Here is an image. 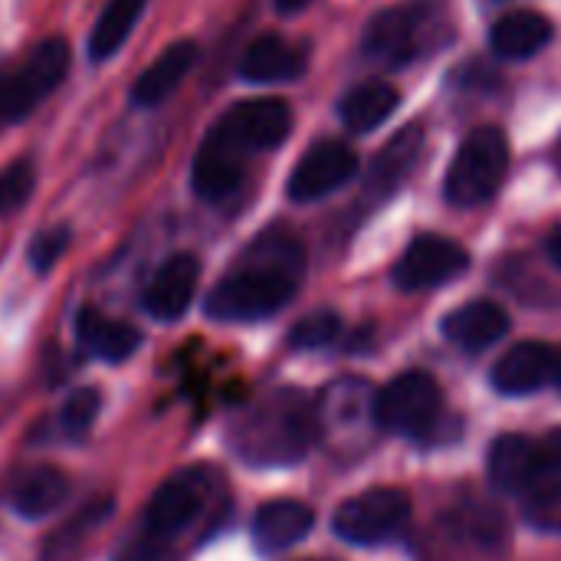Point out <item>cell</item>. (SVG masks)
<instances>
[{"instance_id":"1","label":"cell","mask_w":561,"mask_h":561,"mask_svg":"<svg viewBox=\"0 0 561 561\" xmlns=\"http://www.w3.org/2000/svg\"><path fill=\"white\" fill-rule=\"evenodd\" d=\"M306 273L302 243L289 230L260 233L230 273L210 289L207 316L217 322H260L276 316L299 289Z\"/></svg>"},{"instance_id":"2","label":"cell","mask_w":561,"mask_h":561,"mask_svg":"<svg viewBox=\"0 0 561 561\" xmlns=\"http://www.w3.org/2000/svg\"><path fill=\"white\" fill-rule=\"evenodd\" d=\"M319 431V414L306 394L279 388L250 401L230 421V447L243 463L286 467L299 463Z\"/></svg>"},{"instance_id":"3","label":"cell","mask_w":561,"mask_h":561,"mask_svg":"<svg viewBox=\"0 0 561 561\" xmlns=\"http://www.w3.org/2000/svg\"><path fill=\"white\" fill-rule=\"evenodd\" d=\"M506 168H510L506 135L493 125H480L460 141L444 181V194L454 207H480L500 191Z\"/></svg>"},{"instance_id":"4","label":"cell","mask_w":561,"mask_h":561,"mask_svg":"<svg viewBox=\"0 0 561 561\" xmlns=\"http://www.w3.org/2000/svg\"><path fill=\"white\" fill-rule=\"evenodd\" d=\"M69 72V43L62 36L39 39L26 59L0 79V122H23L39 108V102L59 89Z\"/></svg>"},{"instance_id":"5","label":"cell","mask_w":561,"mask_h":561,"mask_svg":"<svg viewBox=\"0 0 561 561\" xmlns=\"http://www.w3.org/2000/svg\"><path fill=\"white\" fill-rule=\"evenodd\" d=\"M210 483H214V473L204 467H191V470H181L171 480H164L161 490L145 506L141 533L164 539V542L181 536L204 513V506L210 500Z\"/></svg>"},{"instance_id":"6","label":"cell","mask_w":561,"mask_h":561,"mask_svg":"<svg viewBox=\"0 0 561 561\" xmlns=\"http://www.w3.org/2000/svg\"><path fill=\"white\" fill-rule=\"evenodd\" d=\"M408 516H411L408 496L394 486H378V490H365L345 500L332 526L339 539L352 546H378V542L394 539V533H401Z\"/></svg>"},{"instance_id":"7","label":"cell","mask_w":561,"mask_h":561,"mask_svg":"<svg viewBox=\"0 0 561 561\" xmlns=\"http://www.w3.org/2000/svg\"><path fill=\"white\" fill-rule=\"evenodd\" d=\"M440 408V385L424 371H408L378 391V427L394 434H421L437 424Z\"/></svg>"},{"instance_id":"8","label":"cell","mask_w":561,"mask_h":561,"mask_svg":"<svg viewBox=\"0 0 561 561\" xmlns=\"http://www.w3.org/2000/svg\"><path fill=\"white\" fill-rule=\"evenodd\" d=\"M247 161L250 151L240 148L217 122L210 125V131L204 135L194 164H191V187L201 201L207 204H224L230 201L247 178Z\"/></svg>"},{"instance_id":"9","label":"cell","mask_w":561,"mask_h":561,"mask_svg":"<svg viewBox=\"0 0 561 561\" xmlns=\"http://www.w3.org/2000/svg\"><path fill=\"white\" fill-rule=\"evenodd\" d=\"M217 125L250 154L256 151H270L276 145L286 141L289 128H293V108L289 102L276 99V95H263V99H243L237 105H230Z\"/></svg>"},{"instance_id":"10","label":"cell","mask_w":561,"mask_h":561,"mask_svg":"<svg viewBox=\"0 0 561 561\" xmlns=\"http://www.w3.org/2000/svg\"><path fill=\"white\" fill-rule=\"evenodd\" d=\"M355 171H358V154L345 141H316L293 168L286 194L296 204H312L348 184Z\"/></svg>"},{"instance_id":"11","label":"cell","mask_w":561,"mask_h":561,"mask_svg":"<svg viewBox=\"0 0 561 561\" xmlns=\"http://www.w3.org/2000/svg\"><path fill=\"white\" fill-rule=\"evenodd\" d=\"M470 256L460 243L447 240V237H417L404 256L398 260L394 266V283L408 293H417V289H434V286H444L450 279H457L463 270H467Z\"/></svg>"},{"instance_id":"12","label":"cell","mask_w":561,"mask_h":561,"mask_svg":"<svg viewBox=\"0 0 561 561\" xmlns=\"http://www.w3.org/2000/svg\"><path fill=\"white\" fill-rule=\"evenodd\" d=\"M197 283H201V263H197V256L194 253H174L145 283L141 306L158 322H178L191 309L194 293H197Z\"/></svg>"},{"instance_id":"13","label":"cell","mask_w":561,"mask_h":561,"mask_svg":"<svg viewBox=\"0 0 561 561\" xmlns=\"http://www.w3.org/2000/svg\"><path fill=\"white\" fill-rule=\"evenodd\" d=\"M322 427L335 437L339 450H355V437H365L378 427V391L362 381H339L322 411Z\"/></svg>"},{"instance_id":"14","label":"cell","mask_w":561,"mask_h":561,"mask_svg":"<svg viewBox=\"0 0 561 561\" xmlns=\"http://www.w3.org/2000/svg\"><path fill=\"white\" fill-rule=\"evenodd\" d=\"M197 56H201V49H197V43L194 39H178V43H171L135 82H131V92H128V99L138 105V108H158L161 102H168L174 92H178V85L187 79V72L194 69V62H197Z\"/></svg>"},{"instance_id":"15","label":"cell","mask_w":561,"mask_h":561,"mask_svg":"<svg viewBox=\"0 0 561 561\" xmlns=\"http://www.w3.org/2000/svg\"><path fill=\"white\" fill-rule=\"evenodd\" d=\"M526 516L549 533H561V427L539 444V467L523 493Z\"/></svg>"},{"instance_id":"16","label":"cell","mask_w":561,"mask_h":561,"mask_svg":"<svg viewBox=\"0 0 561 561\" xmlns=\"http://www.w3.org/2000/svg\"><path fill=\"white\" fill-rule=\"evenodd\" d=\"M417 13L411 7H388L371 16L365 26L362 49L368 59L385 62V66H401L414 56L417 46Z\"/></svg>"},{"instance_id":"17","label":"cell","mask_w":561,"mask_h":561,"mask_svg":"<svg viewBox=\"0 0 561 561\" xmlns=\"http://www.w3.org/2000/svg\"><path fill=\"white\" fill-rule=\"evenodd\" d=\"M237 72L247 82H289L306 72V49L276 33H263L243 49Z\"/></svg>"},{"instance_id":"18","label":"cell","mask_w":561,"mask_h":561,"mask_svg":"<svg viewBox=\"0 0 561 561\" xmlns=\"http://www.w3.org/2000/svg\"><path fill=\"white\" fill-rule=\"evenodd\" d=\"M556 378V352L542 342L513 345L493 368V385L503 394H533Z\"/></svg>"},{"instance_id":"19","label":"cell","mask_w":561,"mask_h":561,"mask_svg":"<svg viewBox=\"0 0 561 561\" xmlns=\"http://www.w3.org/2000/svg\"><path fill=\"white\" fill-rule=\"evenodd\" d=\"M510 332V316L500 302L473 299L444 319V335L463 352H483Z\"/></svg>"},{"instance_id":"20","label":"cell","mask_w":561,"mask_h":561,"mask_svg":"<svg viewBox=\"0 0 561 561\" xmlns=\"http://www.w3.org/2000/svg\"><path fill=\"white\" fill-rule=\"evenodd\" d=\"M421 148H424V131H421L417 125L398 131V135L381 148V154L371 161V168H368V178H365L368 197H378V201L391 197V194L404 184V178L414 171V164H417V158H421Z\"/></svg>"},{"instance_id":"21","label":"cell","mask_w":561,"mask_h":561,"mask_svg":"<svg viewBox=\"0 0 561 561\" xmlns=\"http://www.w3.org/2000/svg\"><path fill=\"white\" fill-rule=\"evenodd\" d=\"M552 39V23L539 10H510L490 30V46L503 59H529Z\"/></svg>"},{"instance_id":"22","label":"cell","mask_w":561,"mask_h":561,"mask_svg":"<svg viewBox=\"0 0 561 561\" xmlns=\"http://www.w3.org/2000/svg\"><path fill=\"white\" fill-rule=\"evenodd\" d=\"M312 510L296 500H273L253 519V539L263 552H286L312 529Z\"/></svg>"},{"instance_id":"23","label":"cell","mask_w":561,"mask_h":561,"mask_svg":"<svg viewBox=\"0 0 561 561\" xmlns=\"http://www.w3.org/2000/svg\"><path fill=\"white\" fill-rule=\"evenodd\" d=\"M76 335L82 342L85 352H92L95 358L102 362H125L135 355V348L141 345V332L128 322H118V319H108L95 309H79L76 316Z\"/></svg>"},{"instance_id":"24","label":"cell","mask_w":561,"mask_h":561,"mask_svg":"<svg viewBox=\"0 0 561 561\" xmlns=\"http://www.w3.org/2000/svg\"><path fill=\"white\" fill-rule=\"evenodd\" d=\"M7 500L16 516L43 519L69 500V477L56 467H33L13 483Z\"/></svg>"},{"instance_id":"25","label":"cell","mask_w":561,"mask_h":561,"mask_svg":"<svg viewBox=\"0 0 561 561\" xmlns=\"http://www.w3.org/2000/svg\"><path fill=\"white\" fill-rule=\"evenodd\" d=\"M539 467V444L519 434H506L490 447V480L503 493H526Z\"/></svg>"},{"instance_id":"26","label":"cell","mask_w":561,"mask_h":561,"mask_svg":"<svg viewBox=\"0 0 561 561\" xmlns=\"http://www.w3.org/2000/svg\"><path fill=\"white\" fill-rule=\"evenodd\" d=\"M145 7L148 0H108L89 33V59L92 62L112 59L122 49V43L131 36V30L138 26Z\"/></svg>"},{"instance_id":"27","label":"cell","mask_w":561,"mask_h":561,"mask_svg":"<svg viewBox=\"0 0 561 561\" xmlns=\"http://www.w3.org/2000/svg\"><path fill=\"white\" fill-rule=\"evenodd\" d=\"M398 102H401V95H398L394 85H388V82H362L352 92H345V99L339 105V115H342L348 131L365 135V131L378 128L381 122H388L391 112L398 108Z\"/></svg>"},{"instance_id":"28","label":"cell","mask_w":561,"mask_h":561,"mask_svg":"<svg viewBox=\"0 0 561 561\" xmlns=\"http://www.w3.org/2000/svg\"><path fill=\"white\" fill-rule=\"evenodd\" d=\"M36 187V164L30 158H16L0 171V220L20 210Z\"/></svg>"},{"instance_id":"29","label":"cell","mask_w":561,"mask_h":561,"mask_svg":"<svg viewBox=\"0 0 561 561\" xmlns=\"http://www.w3.org/2000/svg\"><path fill=\"white\" fill-rule=\"evenodd\" d=\"M339 316L335 312H312V316H306V319H299L296 325H293V332H289V345L293 348H306V352H312V348H325V345H332L335 339H339Z\"/></svg>"},{"instance_id":"30","label":"cell","mask_w":561,"mask_h":561,"mask_svg":"<svg viewBox=\"0 0 561 561\" xmlns=\"http://www.w3.org/2000/svg\"><path fill=\"white\" fill-rule=\"evenodd\" d=\"M99 404H102V398H99L95 388H79V391H72V394L66 398V404H62V427H66V434H69V437H82V434L92 427V421H95V414H99Z\"/></svg>"},{"instance_id":"31","label":"cell","mask_w":561,"mask_h":561,"mask_svg":"<svg viewBox=\"0 0 561 561\" xmlns=\"http://www.w3.org/2000/svg\"><path fill=\"white\" fill-rule=\"evenodd\" d=\"M69 240H72L69 227L39 230V233L33 237V243H30V266H33L36 273H49V270L59 263V256L69 250Z\"/></svg>"},{"instance_id":"32","label":"cell","mask_w":561,"mask_h":561,"mask_svg":"<svg viewBox=\"0 0 561 561\" xmlns=\"http://www.w3.org/2000/svg\"><path fill=\"white\" fill-rule=\"evenodd\" d=\"M112 561H174V552H171V542L141 533L138 539L125 542Z\"/></svg>"},{"instance_id":"33","label":"cell","mask_w":561,"mask_h":561,"mask_svg":"<svg viewBox=\"0 0 561 561\" xmlns=\"http://www.w3.org/2000/svg\"><path fill=\"white\" fill-rule=\"evenodd\" d=\"M312 0H273V7L279 10V13H299V10H306Z\"/></svg>"},{"instance_id":"34","label":"cell","mask_w":561,"mask_h":561,"mask_svg":"<svg viewBox=\"0 0 561 561\" xmlns=\"http://www.w3.org/2000/svg\"><path fill=\"white\" fill-rule=\"evenodd\" d=\"M549 256H552V263L561 270V227L552 233V240H549Z\"/></svg>"},{"instance_id":"35","label":"cell","mask_w":561,"mask_h":561,"mask_svg":"<svg viewBox=\"0 0 561 561\" xmlns=\"http://www.w3.org/2000/svg\"><path fill=\"white\" fill-rule=\"evenodd\" d=\"M556 381H559V388H561V355L556 358Z\"/></svg>"},{"instance_id":"36","label":"cell","mask_w":561,"mask_h":561,"mask_svg":"<svg viewBox=\"0 0 561 561\" xmlns=\"http://www.w3.org/2000/svg\"><path fill=\"white\" fill-rule=\"evenodd\" d=\"M309 561H332V559H309Z\"/></svg>"},{"instance_id":"37","label":"cell","mask_w":561,"mask_h":561,"mask_svg":"<svg viewBox=\"0 0 561 561\" xmlns=\"http://www.w3.org/2000/svg\"><path fill=\"white\" fill-rule=\"evenodd\" d=\"M559 161H561V148H559Z\"/></svg>"}]
</instances>
